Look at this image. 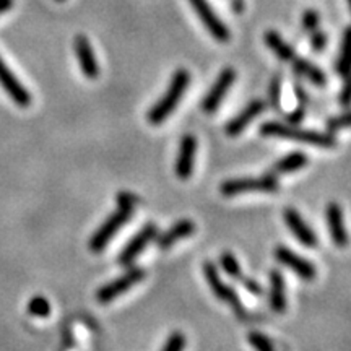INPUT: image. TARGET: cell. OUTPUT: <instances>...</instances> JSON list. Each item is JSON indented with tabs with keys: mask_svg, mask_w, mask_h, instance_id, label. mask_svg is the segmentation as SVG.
<instances>
[{
	"mask_svg": "<svg viewBox=\"0 0 351 351\" xmlns=\"http://www.w3.org/2000/svg\"><path fill=\"white\" fill-rule=\"evenodd\" d=\"M189 83H191V73L186 69L176 70L173 78H171L169 86L166 88L165 95L153 104V108L148 111V122L153 125H160L168 119L174 109L178 108L179 101L186 95Z\"/></svg>",
	"mask_w": 351,
	"mask_h": 351,
	"instance_id": "cell-1",
	"label": "cell"
},
{
	"mask_svg": "<svg viewBox=\"0 0 351 351\" xmlns=\"http://www.w3.org/2000/svg\"><path fill=\"white\" fill-rule=\"evenodd\" d=\"M117 202H119V208H117L111 217H108L106 221L96 230L93 236H91L90 243H88V247H90L91 252H103L109 244V241L114 238V234H116V232L132 218V215H134L135 199L132 197V194H121Z\"/></svg>",
	"mask_w": 351,
	"mask_h": 351,
	"instance_id": "cell-2",
	"label": "cell"
},
{
	"mask_svg": "<svg viewBox=\"0 0 351 351\" xmlns=\"http://www.w3.org/2000/svg\"><path fill=\"white\" fill-rule=\"evenodd\" d=\"M261 135L262 137L298 140V142L313 145V147H319V148H333L337 145L335 137L330 134H327V132L300 129V127L288 125V124H283V122H276V121L265 122V124L261 127Z\"/></svg>",
	"mask_w": 351,
	"mask_h": 351,
	"instance_id": "cell-3",
	"label": "cell"
},
{
	"mask_svg": "<svg viewBox=\"0 0 351 351\" xmlns=\"http://www.w3.org/2000/svg\"><path fill=\"white\" fill-rule=\"evenodd\" d=\"M278 179L275 174H263L256 178L228 179L219 186V192L225 197H234L245 192H276Z\"/></svg>",
	"mask_w": 351,
	"mask_h": 351,
	"instance_id": "cell-4",
	"label": "cell"
},
{
	"mask_svg": "<svg viewBox=\"0 0 351 351\" xmlns=\"http://www.w3.org/2000/svg\"><path fill=\"white\" fill-rule=\"evenodd\" d=\"M145 271L143 269H130L127 270L124 275H121L119 278L112 280V282H109L108 285H104V287H101L98 291H96V300L101 304H108V302H112L116 298H119L124 295V293L129 291L132 287H135L138 282H142L145 278Z\"/></svg>",
	"mask_w": 351,
	"mask_h": 351,
	"instance_id": "cell-5",
	"label": "cell"
},
{
	"mask_svg": "<svg viewBox=\"0 0 351 351\" xmlns=\"http://www.w3.org/2000/svg\"><path fill=\"white\" fill-rule=\"evenodd\" d=\"M189 3L194 8V12L197 13V16H199L205 28H207V32L212 34L218 43L230 41V29H228V26L218 19L217 13H215L212 5L208 3V0H189Z\"/></svg>",
	"mask_w": 351,
	"mask_h": 351,
	"instance_id": "cell-6",
	"label": "cell"
},
{
	"mask_svg": "<svg viewBox=\"0 0 351 351\" xmlns=\"http://www.w3.org/2000/svg\"><path fill=\"white\" fill-rule=\"evenodd\" d=\"M204 275H205V280H207L210 289H212L213 295L217 296L219 301L228 302V304H230L238 314L244 313L238 293H236L234 289L230 288L225 282H223L221 276H219V274H218L217 267H215L212 262L204 263Z\"/></svg>",
	"mask_w": 351,
	"mask_h": 351,
	"instance_id": "cell-7",
	"label": "cell"
},
{
	"mask_svg": "<svg viewBox=\"0 0 351 351\" xmlns=\"http://www.w3.org/2000/svg\"><path fill=\"white\" fill-rule=\"evenodd\" d=\"M234 80H236L234 69L226 67L219 72V75L217 77V80H215L212 88L208 90V93L204 96V99H202V109H204V112L212 114L217 111L219 104H221V101L226 98L228 91H230V88L232 86Z\"/></svg>",
	"mask_w": 351,
	"mask_h": 351,
	"instance_id": "cell-8",
	"label": "cell"
},
{
	"mask_svg": "<svg viewBox=\"0 0 351 351\" xmlns=\"http://www.w3.org/2000/svg\"><path fill=\"white\" fill-rule=\"evenodd\" d=\"M275 257L282 265L288 267L289 270L295 271V274L300 276L301 280H304V282H313L315 278L317 270H315L314 263H311L307 258L300 256V254L288 249L287 245H278V247L275 249Z\"/></svg>",
	"mask_w": 351,
	"mask_h": 351,
	"instance_id": "cell-9",
	"label": "cell"
},
{
	"mask_svg": "<svg viewBox=\"0 0 351 351\" xmlns=\"http://www.w3.org/2000/svg\"><path fill=\"white\" fill-rule=\"evenodd\" d=\"M158 236V226L153 225V223H148L145 225L142 230H140L137 234L132 238L129 243L125 244V247L122 249L119 254V263L124 267H129L130 263H134L135 258H137L140 254H142L147 245L152 243Z\"/></svg>",
	"mask_w": 351,
	"mask_h": 351,
	"instance_id": "cell-10",
	"label": "cell"
},
{
	"mask_svg": "<svg viewBox=\"0 0 351 351\" xmlns=\"http://www.w3.org/2000/svg\"><path fill=\"white\" fill-rule=\"evenodd\" d=\"M195 155H197V138L194 135L187 134L184 135L179 142V152L178 158H176V176L179 179H189L194 173L195 165Z\"/></svg>",
	"mask_w": 351,
	"mask_h": 351,
	"instance_id": "cell-11",
	"label": "cell"
},
{
	"mask_svg": "<svg viewBox=\"0 0 351 351\" xmlns=\"http://www.w3.org/2000/svg\"><path fill=\"white\" fill-rule=\"evenodd\" d=\"M0 85L7 91V95L19 104L20 108H28L32 104V95L26 88L19 82L15 73L7 67L3 59L0 57Z\"/></svg>",
	"mask_w": 351,
	"mask_h": 351,
	"instance_id": "cell-12",
	"label": "cell"
},
{
	"mask_svg": "<svg viewBox=\"0 0 351 351\" xmlns=\"http://www.w3.org/2000/svg\"><path fill=\"white\" fill-rule=\"evenodd\" d=\"M73 49H75V56L78 59V64H80L83 75L90 78V80L98 78L99 65H98V60H96L93 46H91L86 36H83V34L77 36L75 43H73Z\"/></svg>",
	"mask_w": 351,
	"mask_h": 351,
	"instance_id": "cell-13",
	"label": "cell"
},
{
	"mask_svg": "<svg viewBox=\"0 0 351 351\" xmlns=\"http://www.w3.org/2000/svg\"><path fill=\"white\" fill-rule=\"evenodd\" d=\"M283 219L289 228V231L295 234V238L300 241L306 247H315L317 245V238H315V232L311 230L309 225L304 221V218L301 217L300 212H296L295 208H287L283 212Z\"/></svg>",
	"mask_w": 351,
	"mask_h": 351,
	"instance_id": "cell-14",
	"label": "cell"
},
{
	"mask_svg": "<svg viewBox=\"0 0 351 351\" xmlns=\"http://www.w3.org/2000/svg\"><path fill=\"white\" fill-rule=\"evenodd\" d=\"M265 109V103L262 99H254L245 106L243 111L236 114L232 119L226 124V134L230 137H238L239 134H243L245 127H247L251 122L256 119L258 114L263 112Z\"/></svg>",
	"mask_w": 351,
	"mask_h": 351,
	"instance_id": "cell-15",
	"label": "cell"
},
{
	"mask_svg": "<svg viewBox=\"0 0 351 351\" xmlns=\"http://www.w3.org/2000/svg\"><path fill=\"white\" fill-rule=\"evenodd\" d=\"M326 218L328 231H330L332 241L339 247H345L348 244V234H346L345 223H343V213H341V208L339 204H328L326 210Z\"/></svg>",
	"mask_w": 351,
	"mask_h": 351,
	"instance_id": "cell-16",
	"label": "cell"
},
{
	"mask_svg": "<svg viewBox=\"0 0 351 351\" xmlns=\"http://www.w3.org/2000/svg\"><path fill=\"white\" fill-rule=\"evenodd\" d=\"M194 231L195 225L191 219H179V221H176L165 234H161L160 238H158V247L166 251V249L173 247V245L176 243H179L181 239H186L189 236L194 234Z\"/></svg>",
	"mask_w": 351,
	"mask_h": 351,
	"instance_id": "cell-17",
	"label": "cell"
},
{
	"mask_svg": "<svg viewBox=\"0 0 351 351\" xmlns=\"http://www.w3.org/2000/svg\"><path fill=\"white\" fill-rule=\"evenodd\" d=\"M270 307L275 313L282 314L287 311V287H285V278L278 270L270 271V293H269Z\"/></svg>",
	"mask_w": 351,
	"mask_h": 351,
	"instance_id": "cell-18",
	"label": "cell"
},
{
	"mask_svg": "<svg viewBox=\"0 0 351 351\" xmlns=\"http://www.w3.org/2000/svg\"><path fill=\"white\" fill-rule=\"evenodd\" d=\"M293 69H295V72L298 75L304 77L309 80L311 83H314L315 86H326L327 83V77L326 73L320 70L317 65H314L313 62H309V60L306 59H293Z\"/></svg>",
	"mask_w": 351,
	"mask_h": 351,
	"instance_id": "cell-19",
	"label": "cell"
},
{
	"mask_svg": "<svg viewBox=\"0 0 351 351\" xmlns=\"http://www.w3.org/2000/svg\"><path fill=\"white\" fill-rule=\"evenodd\" d=\"M265 44L267 47L274 52V54L278 57V59L282 60H293L295 59V51H293V47L289 46L288 43H285V39L280 36L278 32H274V29H270V32L265 33Z\"/></svg>",
	"mask_w": 351,
	"mask_h": 351,
	"instance_id": "cell-20",
	"label": "cell"
},
{
	"mask_svg": "<svg viewBox=\"0 0 351 351\" xmlns=\"http://www.w3.org/2000/svg\"><path fill=\"white\" fill-rule=\"evenodd\" d=\"M309 163V158H307L306 153L302 152H293L289 155L283 156L282 160L276 161L275 165V173L276 174H289V173H296L307 166Z\"/></svg>",
	"mask_w": 351,
	"mask_h": 351,
	"instance_id": "cell-21",
	"label": "cell"
},
{
	"mask_svg": "<svg viewBox=\"0 0 351 351\" xmlns=\"http://www.w3.org/2000/svg\"><path fill=\"white\" fill-rule=\"evenodd\" d=\"M348 46H350V28L345 29L343 39H341L340 54L335 62V70L340 77L348 78Z\"/></svg>",
	"mask_w": 351,
	"mask_h": 351,
	"instance_id": "cell-22",
	"label": "cell"
},
{
	"mask_svg": "<svg viewBox=\"0 0 351 351\" xmlns=\"http://www.w3.org/2000/svg\"><path fill=\"white\" fill-rule=\"evenodd\" d=\"M28 313L33 317L46 319L51 315V304L44 296H33L28 302Z\"/></svg>",
	"mask_w": 351,
	"mask_h": 351,
	"instance_id": "cell-23",
	"label": "cell"
},
{
	"mask_svg": "<svg viewBox=\"0 0 351 351\" xmlns=\"http://www.w3.org/2000/svg\"><path fill=\"white\" fill-rule=\"evenodd\" d=\"M219 263H221L223 270H225L226 274L231 276V278H241V276H243V271H241V265H239L238 258H236L234 254L225 252L221 256V258H219Z\"/></svg>",
	"mask_w": 351,
	"mask_h": 351,
	"instance_id": "cell-24",
	"label": "cell"
},
{
	"mask_svg": "<svg viewBox=\"0 0 351 351\" xmlns=\"http://www.w3.org/2000/svg\"><path fill=\"white\" fill-rule=\"evenodd\" d=\"M247 340H249V343L256 348V351H275L269 337H265L261 332H251L249 333Z\"/></svg>",
	"mask_w": 351,
	"mask_h": 351,
	"instance_id": "cell-25",
	"label": "cell"
},
{
	"mask_svg": "<svg viewBox=\"0 0 351 351\" xmlns=\"http://www.w3.org/2000/svg\"><path fill=\"white\" fill-rule=\"evenodd\" d=\"M186 348V337L181 332L171 333L161 351H184Z\"/></svg>",
	"mask_w": 351,
	"mask_h": 351,
	"instance_id": "cell-26",
	"label": "cell"
},
{
	"mask_svg": "<svg viewBox=\"0 0 351 351\" xmlns=\"http://www.w3.org/2000/svg\"><path fill=\"white\" fill-rule=\"evenodd\" d=\"M302 26H304L306 32L313 33L319 28V15L315 10H306L302 15Z\"/></svg>",
	"mask_w": 351,
	"mask_h": 351,
	"instance_id": "cell-27",
	"label": "cell"
},
{
	"mask_svg": "<svg viewBox=\"0 0 351 351\" xmlns=\"http://www.w3.org/2000/svg\"><path fill=\"white\" fill-rule=\"evenodd\" d=\"M311 46H313V49L317 51V52L326 49L327 34L322 33V32H317V29H315V32L311 33Z\"/></svg>",
	"mask_w": 351,
	"mask_h": 351,
	"instance_id": "cell-28",
	"label": "cell"
},
{
	"mask_svg": "<svg viewBox=\"0 0 351 351\" xmlns=\"http://www.w3.org/2000/svg\"><path fill=\"white\" fill-rule=\"evenodd\" d=\"M350 125V117L348 114H343V116L340 117H333V119L328 121V130L330 132H335V130H340V129H346V127Z\"/></svg>",
	"mask_w": 351,
	"mask_h": 351,
	"instance_id": "cell-29",
	"label": "cell"
},
{
	"mask_svg": "<svg viewBox=\"0 0 351 351\" xmlns=\"http://www.w3.org/2000/svg\"><path fill=\"white\" fill-rule=\"evenodd\" d=\"M280 91H282V88H280V80L276 78V80L271 82L270 86V99L275 108H280Z\"/></svg>",
	"mask_w": 351,
	"mask_h": 351,
	"instance_id": "cell-30",
	"label": "cell"
},
{
	"mask_svg": "<svg viewBox=\"0 0 351 351\" xmlns=\"http://www.w3.org/2000/svg\"><path fill=\"white\" fill-rule=\"evenodd\" d=\"M243 283H244V288L247 289V291H251L252 295H262L263 293L262 287L254 278H243Z\"/></svg>",
	"mask_w": 351,
	"mask_h": 351,
	"instance_id": "cell-31",
	"label": "cell"
},
{
	"mask_svg": "<svg viewBox=\"0 0 351 351\" xmlns=\"http://www.w3.org/2000/svg\"><path fill=\"white\" fill-rule=\"evenodd\" d=\"M302 119H304V109L302 108H298L295 112L289 114V122H291V124H298V122H301Z\"/></svg>",
	"mask_w": 351,
	"mask_h": 351,
	"instance_id": "cell-32",
	"label": "cell"
},
{
	"mask_svg": "<svg viewBox=\"0 0 351 351\" xmlns=\"http://www.w3.org/2000/svg\"><path fill=\"white\" fill-rule=\"evenodd\" d=\"M340 103L343 104V106L346 108L350 104V88L348 85L343 86V90H341V95H340Z\"/></svg>",
	"mask_w": 351,
	"mask_h": 351,
	"instance_id": "cell-33",
	"label": "cell"
},
{
	"mask_svg": "<svg viewBox=\"0 0 351 351\" xmlns=\"http://www.w3.org/2000/svg\"><path fill=\"white\" fill-rule=\"evenodd\" d=\"M13 5V0H0V15L8 12Z\"/></svg>",
	"mask_w": 351,
	"mask_h": 351,
	"instance_id": "cell-34",
	"label": "cell"
},
{
	"mask_svg": "<svg viewBox=\"0 0 351 351\" xmlns=\"http://www.w3.org/2000/svg\"><path fill=\"white\" fill-rule=\"evenodd\" d=\"M57 2H64V0H57Z\"/></svg>",
	"mask_w": 351,
	"mask_h": 351,
	"instance_id": "cell-35",
	"label": "cell"
}]
</instances>
